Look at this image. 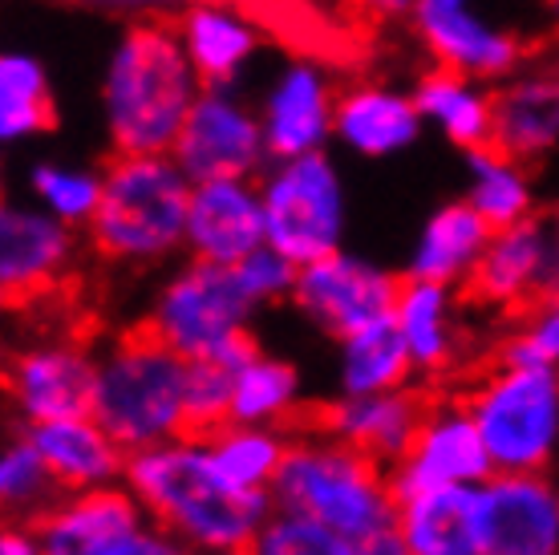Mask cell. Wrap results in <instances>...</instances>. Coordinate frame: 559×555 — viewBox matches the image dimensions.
<instances>
[{
	"instance_id": "6da1fadb",
	"label": "cell",
	"mask_w": 559,
	"mask_h": 555,
	"mask_svg": "<svg viewBox=\"0 0 559 555\" xmlns=\"http://www.w3.org/2000/svg\"><path fill=\"white\" fill-rule=\"evenodd\" d=\"M122 483L139 495L154 523L179 540L182 552H255L267 515L276 511L272 491L239 486L219 471L203 434L134 450Z\"/></svg>"
},
{
	"instance_id": "7a4b0ae2",
	"label": "cell",
	"mask_w": 559,
	"mask_h": 555,
	"mask_svg": "<svg viewBox=\"0 0 559 555\" xmlns=\"http://www.w3.org/2000/svg\"><path fill=\"white\" fill-rule=\"evenodd\" d=\"M199 94L203 78L182 45L179 25L158 13L134 16L118 28L102 66L98 106L110 151H170Z\"/></svg>"
},
{
	"instance_id": "3957f363",
	"label": "cell",
	"mask_w": 559,
	"mask_h": 555,
	"mask_svg": "<svg viewBox=\"0 0 559 555\" xmlns=\"http://www.w3.org/2000/svg\"><path fill=\"white\" fill-rule=\"evenodd\" d=\"M272 499L276 507L321 519L341 540H349L357 555H406L397 535L402 499L393 491L390 467L317 426L293 434Z\"/></svg>"
},
{
	"instance_id": "277c9868",
	"label": "cell",
	"mask_w": 559,
	"mask_h": 555,
	"mask_svg": "<svg viewBox=\"0 0 559 555\" xmlns=\"http://www.w3.org/2000/svg\"><path fill=\"white\" fill-rule=\"evenodd\" d=\"M98 215L85 227L90 251L114 268H158L187 251L195 182L170 151L114 154L102 167Z\"/></svg>"
},
{
	"instance_id": "5b68a950",
	"label": "cell",
	"mask_w": 559,
	"mask_h": 555,
	"mask_svg": "<svg viewBox=\"0 0 559 555\" xmlns=\"http://www.w3.org/2000/svg\"><path fill=\"white\" fill-rule=\"evenodd\" d=\"M187 374L191 357L139 324L118 333L98 349V381H94V410L102 426L134 450L170 442L191 434L187 417Z\"/></svg>"
},
{
	"instance_id": "8992f818",
	"label": "cell",
	"mask_w": 559,
	"mask_h": 555,
	"mask_svg": "<svg viewBox=\"0 0 559 555\" xmlns=\"http://www.w3.org/2000/svg\"><path fill=\"white\" fill-rule=\"evenodd\" d=\"M462 398L495 471H551L559 462V365L499 357Z\"/></svg>"
},
{
	"instance_id": "52a82bcc",
	"label": "cell",
	"mask_w": 559,
	"mask_h": 555,
	"mask_svg": "<svg viewBox=\"0 0 559 555\" xmlns=\"http://www.w3.org/2000/svg\"><path fill=\"white\" fill-rule=\"evenodd\" d=\"M260 312L264 308L243 292L236 268L187 256V264H179L158 284L142 324L158 341L179 349L182 357L199 362L224 353L236 341H248Z\"/></svg>"
},
{
	"instance_id": "ba28073f",
	"label": "cell",
	"mask_w": 559,
	"mask_h": 555,
	"mask_svg": "<svg viewBox=\"0 0 559 555\" xmlns=\"http://www.w3.org/2000/svg\"><path fill=\"white\" fill-rule=\"evenodd\" d=\"M260 194L267 215V244L293 256L296 264L345 248L349 191L329 151L272 158L260 175Z\"/></svg>"
},
{
	"instance_id": "9c48e42d",
	"label": "cell",
	"mask_w": 559,
	"mask_h": 555,
	"mask_svg": "<svg viewBox=\"0 0 559 555\" xmlns=\"http://www.w3.org/2000/svg\"><path fill=\"white\" fill-rule=\"evenodd\" d=\"M41 555H175L179 540L154 523L127 483L73 491L33 523Z\"/></svg>"
},
{
	"instance_id": "30bf717a",
	"label": "cell",
	"mask_w": 559,
	"mask_h": 555,
	"mask_svg": "<svg viewBox=\"0 0 559 555\" xmlns=\"http://www.w3.org/2000/svg\"><path fill=\"white\" fill-rule=\"evenodd\" d=\"M170 154L191 182L260 179L272 163L260 106H252L236 85H203Z\"/></svg>"
},
{
	"instance_id": "8fae6325",
	"label": "cell",
	"mask_w": 559,
	"mask_h": 555,
	"mask_svg": "<svg viewBox=\"0 0 559 555\" xmlns=\"http://www.w3.org/2000/svg\"><path fill=\"white\" fill-rule=\"evenodd\" d=\"M402 280L406 276H397L390 268L336 248L321 260L300 264L293 308L317 333H324L329 341H341V336L357 333L373 320L393 317Z\"/></svg>"
},
{
	"instance_id": "7c38bea8",
	"label": "cell",
	"mask_w": 559,
	"mask_h": 555,
	"mask_svg": "<svg viewBox=\"0 0 559 555\" xmlns=\"http://www.w3.org/2000/svg\"><path fill=\"white\" fill-rule=\"evenodd\" d=\"M98 381V349L82 336H41L9 357V405L21 426L90 414Z\"/></svg>"
},
{
	"instance_id": "4fadbf2b",
	"label": "cell",
	"mask_w": 559,
	"mask_h": 555,
	"mask_svg": "<svg viewBox=\"0 0 559 555\" xmlns=\"http://www.w3.org/2000/svg\"><path fill=\"white\" fill-rule=\"evenodd\" d=\"M409 28L433 66H447L478 82H507L527 66L523 37L515 28L495 25L471 0H418Z\"/></svg>"
},
{
	"instance_id": "5bb4252c",
	"label": "cell",
	"mask_w": 559,
	"mask_h": 555,
	"mask_svg": "<svg viewBox=\"0 0 559 555\" xmlns=\"http://www.w3.org/2000/svg\"><path fill=\"white\" fill-rule=\"evenodd\" d=\"M490 474H495V462L466 398H438L426 405V417L409 450L390 467L397 499L430 486H478Z\"/></svg>"
},
{
	"instance_id": "9a60e30c",
	"label": "cell",
	"mask_w": 559,
	"mask_h": 555,
	"mask_svg": "<svg viewBox=\"0 0 559 555\" xmlns=\"http://www.w3.org/2000/svg\"><path fill=\"white\" fill-rule=\"evenodd\" d=\"M82 260L78 227L61 223L41 203L0 208V292L9 305H28L57 292Z\"/></svg>"
},
{
	"instance_id": "2e32d148",
	"label": "cell",
	"mask_w": 559,
	"mask_h": 555,
	"mask_svg": "<svg viewBox=\"0 0 559 555\" xmlns=\"http://www.w3.org/2000/svg\"><path fill=\"white\" fill-rule=\"evenodd\" d=\"M483 555L559 552V479L551 471H495L478 483Z\"/></svg>"
},
{
	"instance_id": "e0dca14e",
	"label": "cell",
	"mask_w": 559,
	"mask_h": 555,
	"mask_svg": "<svg viewBox=\"0 0 559 555\" xmlns=\"http://www.w3.org/2000/svg\"><path fill=\"white\" fill-rule=\"evenodd\" d=\"M336 102L341 90L317 57H288L260 97L267 154L296 158V154L329 151L336 134Z\"/></svg>"
},
{
	"instance_id": "ac0fdd59",
	"label": "cell",
	"mask_w": 559,
	"mask_h": 555,
	"mask_svg": "<svg viewBox=\"0 0 559 555\" xmlns=\"http://www.w3.org/2000/svg\"><path fill=\"white\" fill-rule=\"evenodd\" d=\"M556 276V251L544 215H527L519 223L495 227L475 276L466 284V296L490 312H523L544 296Z\"/></svg>"
},
{
	"instance_id": "d6986e66",
	"label": "cell",
	"mask_w": 559,
	"mask_h": 555,
	"mask_svg": "<svg viewBox=\"0 0 559 555\" xmlns=\"http://www.w3.org/2000/svg\"><path fill=\"white\" fill-rule=\"evenodd\" d=\"M260 244H267L260 179L195 182L187 215V256L231 268Z\"/></svg>"
},
{
	"instance_id": "ffe728a7",
	"label": "cell",
	"mask_w": 559,
	"mask_h": 555,
	"mask_svg": "<svg viewBox=\"0 0 559 555\" xmlns=\"http://www.w3.org/2000/svg\"><path fill=\"white\" fill-rule=\"evenodd\" d=\"M426 405L430 402L414 386L381 389V393H336L333 402L317 410L312 426L393 467L414 442Z\"/></svg>"
},
{
	"instance_id": "44dd1931",
	"label": "cell",
	"mask_w": 559,
	"mask_h": 555,
	"mask_svg": "<svg viewBox=\"0 0 559 555\" xmlns=\"http://www.w3.org/2000/svg\"><path fill=\"white\" fill-rule=\"evenodd\" d=\"M21 430L41 450V459L49 462V471L66 495L122 483V474H127L130 450L94 414L49 417V422H33Z\"/></svg>"
},
{
	"instance_id": "7402d4cb",
	"label": "cell",
	"mask_w": 559,
	"mask_h": 555,
	"mask_svg": "<svg viewBox=\"0 0 559 555\" xmlns=\"http://www.w3.org/2000/svg\"><path fill=\"white\" fill-rule=\"evenodd\" d=\"M421 130H426V118L418 110L414 90L402 94V90L378 82H361L341 90L333 142H341L357 158H369V163L397 158V154H406L421 139Z\"/></svg>"
},
{
	"instance_id": "603a6c76",
	"label": "cell",
	"mask_w": 559,
	"mask_h": 555,
	"mask_svg": "<svg viewBox=\"0 0 559 555\" xmlns=\"http://www.w3.org/2000/svg\"><path fill=\"white\" fill-rule=\"evenodd\" d=\"M495 146L523 163L559 154V61L523 66L495 90Z\"/></svg>"
},
{
	"instance_id": "cb8c5ba5",
	"label": "cell",
	"mask_w": 559,
	"mask_h": 555,
	"mask_svg": "<svg viewBox=\"0 0 559 555\" xmlns=\"http://www.w3.org/2000/svg\"><path fill=\"white\" fill-rule=\"evenodd\" d=\"M406 276V272H402ZM393 320L402 329L409 357L418 377L433 381V377L450 374L466 353V329L459 317V288L442 284V280H421L406 276L397 305H393Z\"/></svg>"
},
{
	"instance_id": "d4e9b609",
	"label": "cell",
	"mask_w": 559,
	"mask_h": 555,
	"mask_svg": "<svg viewBox=\"0 0 559 555\" xmlns=\"http://www.w3.org/2000/svg\"><path fill=\"white\" fill-rule=\"evenodd\" d=\"M175 25L203 85H236L260 54V21L231 0H187Z\"/></svg>"
},
{
	"instance_id": "484cf974",
	"label": "cell",
	"mask_w": 559,
	"mask_h": 555,
	"mask_svg": "<svg viewBox=\"0 0 559 555\" xmlns=\"http://www.w3.org/2000/svg\"><path fill=\"white\" fill-rule=\"evenodd\" d=\"M490 236H495V227L466 199H450L442 208H433L421 223L418 239L409 248L406 276L442 280V284L466 288Z\"/></svg>"
},
{
	"instance_id": "4316f807",
	"label": "cell",
	"mask_w": 559,
	"mask_h": 555,
	"mask_svg": "<svg viewBox=\"0 0 559 555\" xmlns=\"http://www.w3.org/2000/svg\"><path fill=\"white\" fill-rule=\"evenodd\" d=\"M397 535L406 555H483L478 486H430L397 503Z\"/></svg>"
},
{
	"instance_id": "83f0119b",
	"label": "cell",
	"mask_w": 559,
	"mask_h": 555,
	"mask_svg": "<svg viewBox=\"0 0 559 555\" xmlns=\"http://www.w3.org/2000/svg\"><path fill=\"white\" fill-rule=\"evenodd\" d=\"M418 110L430 130H438L450 146L475 151L495 142V90L490 82L433 66L414 82Z\"/></svg>"
},
{
	"instance_id": "f1b7e54d",
	"label": "cell",
	"mask_w": 559,
	"mask_h": 555,
	"mask_svg": "<svg viewBox=\"0 0 559 555\" xmlns=\"http://www.w3.org/2000/svg\"><path fill=\"white\" fill-rule=\"evenodd\" d=\"M336 393H381L409 386L418 369L409 357L397 320H373L336 341Z\"/></svg>"
},
{
	"instance_id": "f546056e",
	"label": "cell",
	"mask_w": 559,
	"mask_h": 555,
	"mask_svg": "<svg viewBox=\"0 0 559 555\" xmlns=\"http://www.w3.org/2000/svg\"><path fill=\"white\" fill-rule=\"evenodd\" d=\"M462 199L490 223V227H507L535 215V179L532 163H523L515 154L499 151L495 142L462 151Z\"/></svg>"
},
{
	"instance_id": "4dcf8cb0",
	"label": "cell",
	"mask_w": 559,
	"mask_h": 555,
	"mask_svg": "<svg viewBox=\"0 0 559 555\" xmlns=\"http://www.w3.org/2000/svg\"><path fill=\"white\" fill-rule=\"evenodd\" d=\"M57 126V97L41 57L25 49L0 54V139L28 142Z\"/></svg>"
},
{
	"instance_id": "1f68e13d",
	"label": "cell",
	"mask_w": 559,
	"mask_h": 555,
	"mask_svg": "<svg viewBox=\"0 0 559 555\" xmlns=\"http://www.w3.org/2000/svg\"><path fill=\"white\" fill-rule=\"evenodd\" d=\"M305 402L300 369L284 357H272L255 349L236 369L231 389V422H255V426H293Z\"/></svg>"
},
{
	"instance_id": "d6a6232c",
	"label": "cell",
	"mask_w": 559,
	"mask_h": 555,
	"mask_svg": "<svg viewBox=\"0 0 559 555\" xmlns=\"http://www.w3.org/2000/svg\"><path fill=\"white\" fill-rule=\"evenodd\" d=\"M203 438L219 471L231 483L252 486V491H272L280 467L288 459V446H293L288 426H255V422H224L219 430Z\"/></svg>"
},
{
	"instance_id": "836d02e7",
	"label": "cell",
	"mask_w": 559,
	"mask_h": 555,
	"mask_svg": "<svg viewBox=\"0 0 559 555\" xmlns=\"http://www.w3.org/2000/svg\"><path fill=\"white\" fill-rule=\"evenodd\" d=\"M102 167L90 163H61V158H41L33 163L25 175L28 199L41 203L49 215H57L61 223H70L78 232L90 227V220L98 215L102 203Z\"/></svg>"
},
{
	"instance_id": "e575fe53",
	"label": "cell",
	"mask_w": 559,
	"mask_h": 555,
	"mask_svg": "<svg viewBox=\"0 0 559 555\" xmlns=\"http://www.w3.org/2000/svg\"><path fill=\"white\" fill-rule=\"evenodd\" d=\"M66 491L57 486L49 462L41 459V450L28 442L25 430L9 438L0 450V503L9 519H25L37 523Z\"/></svg>"
},
{
	"instance_id": "d590c367",
	"label": "cell",
	"mask_w": 559,
	"mask_h": 555,
	"mask_svg": "<svg viewBox=\"0 0 559 555\" xmlns=\"http://www.w3.org/2000/svg\"><path fill=\"white\" fill-rule=\"evenodd\" d=\"M255 336L236 341L231 349L215 353V357H199L191 362L187 374V417H191V434H211L224 422H231V389H236V369L255 353Z\"/></svg>"
},
{
	"instance_id": "8d00e7d4",
	"label": "cell",
	"mask_w": 559,
	"mask_h": 555,
	"mask_svg": "<svg viewBox=\"0 0 559 555\" xmlns=\"http://www.w3.org/2000/svg\"><path fill=\"white\" fill-rule=\"evenodd\" d=\"M260 555H357L349 540H341L333 528L293 507H276L267 515L264 531L255 540Z\"/></svg>"
},
{
	"instance_id": "74e56055",
	"label": "cell",
	"mask_w": 559,
	"mask_h": 555,
	"mask_svg": "<svg viewBox=\"0 0 559 555\" xmlns=\"http://www.w3.org/2000/svg\"><path fill=\"white\" fill-rule=\"evenodd\" d=\"M499 357L559 365V284H551L532 308L519 312L515 329L499 345Z\"/></svg>"
},
{
	"instance_id": "f35d334b",
	"label": "cell",
	"mask_w": 559,
	"mask_h": 555,
	"mask_svg": "<svg viewBox=\"0 0 559 555\" xmlns=\"http://www.w3.org/2000/svg\"><path fill=\"white\" fill-rule=\"evenodd\" d=\"M231 268H236L243 292H248L260 308H272V305H280V300H293L300 264H296L293 256H284L280 248H272V244H260V248L248 251V256Z\"/></svg>"
},
{
	"instance_id": "ab89813d",
	"label": "cell",
	"mask_w": 559,
	"mask_h": 555,
	"mask_svg": "<svg viewBox=\"0 0 559 555\" xmlns=\"http://www.w3.org/2000/svg\"><path fill=\"white\" fill-rule=\"evenodd\" d=\"M353 9L369 25H409V16L418 9V0H353Z\"/></svg>"
},
{
	"instance_id": "60d3db41",
	"label": "cell",
	"mask_w": 559,
	"mask_h": 555,
	"mask_svg": "<svg viewBox=\"0 0 559 555\" xmlns=\"http://www.w3.org/2000/svg\"><path fill=\"white\" fill-rule=\"evenodd\" d=\"M0 552L4 555H41L37 528L25 523V519H9V528L0 531Z\"/></svg>"
},
{
	"instance_id": "b9f144b4",
	"label": "cell",
	"mask_w": 559,
	"mask_h": 555,
	"mask_svg": "<svg viewBox=\"0 0 559 555\" xmlns=\"http://www.w3.org/2000/svg\"><path fill=\"white\" fill-rule=\"evenodd\" d=\"M547 220V232H551V251H556V276H559V203L544 215Z\"/></svg>"
},
{
	"instance_id": "7bdbcfd3",
	"label": "cell",
	"mask_w": 559,
	"mask_h": 555,
	"mask_svg": "<svg viewBox=\"0 0 559 555\" xmlns=\"http://www.w3.org/2000/svg\"><path fill=\"white\" fill-rule=\"evenodd\" d=\"M547 16H551V25H556V33H559V0H547Z\"/></svg>"
}]
</instances>
